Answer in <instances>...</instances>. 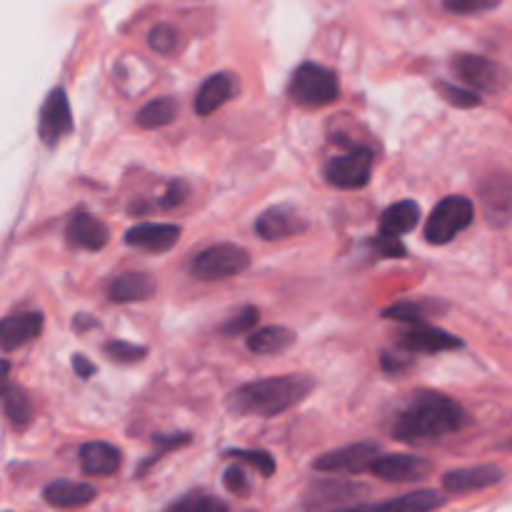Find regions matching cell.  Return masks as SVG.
Masks as SVG:
<instances>
[{
  "instance_id": "44dd1931",
  "label": "cell",
  "mask_w": 512,
  "mask_h": 512,
  "mask_svg": "<svg viewBox=\"0 0 512 512\" xmlns=\"http://www.w3.org/2000/svg\"><path fill=\"white\" fill-rule=\"evenodd\" d=\"M120 450L110 443H85L80 448V468L85 475H93V478H105V475L118 473L120 468Z\"/></svg>"
},
{
  "instance_id": "8fae6325",
  "label": "cell",
  "mask_w": 512,
  "mask_h": 512,
  "mask_svg": "<svg viewBox=\"0 0 512 512\" xmlns=\"http://www.w3.org/2000/svg\"><path fill=\"white\" fill-rule=\"evenodd\" d=\"M448 503L443 493L438 490H415V493H405L400 498L385 500V503L375 505H353V508H340L330 512H433Z\"/></svg>"
},
{
  "instance_id": "3957f363",
  "label": "cell",
  "mask_w": 512,
  "mask_h": 512,
  "mask_svg": "<svg viewBox=\"0 0 512 512\" xmlns=\"http://www.w3.org/2000/svg\"><path fill=\"white\" fill-rule=\"evenodd\" d=\"M288 95L300 108H323L340 98V78L325 65L303 63L290 78Z\"/></svg>"
},
{
  "instance_id": "277c9868",
  "label": "cell",
  "mask_w": 512,
  "mask_h": 512,
  "mask_svg": "<svg viewBox=\"0 0 512 512\" xmlns=\"http://www.w3.org/2000/svg\"><path fill=\"white\" fill-rule=\"evenodd\" d=\"M473 218V200L465 198V195H448L430 213L428 223H425V240L433 245H448L450 240H455V235L470 228Z\"/></svg>"
},
{
  "instance_id": "484cf974",
  "label": "cell",
  "mask_w": 512,
  "mask_h": 512,
  "mask_svg": "<svg viewBox=\"0 0 512 512\" xmlns=\"http://www.w3.org/2000/svg\"><path fill=\"white\" fill-rule=\"evenodd\" d=\"M438 303L433 300H420V303H395L390 308L383 310V318L385 320H398V323H410V325H423L430 315L435 313Z\"/></svg>"
},
{
  "instance_id": "4fadbf2b",
  "label": "cell",
  "mask_w": 512,
  "mask_h": 512,
  "mask_svg": "<svg viewBox=\"0 0 512 512\" xmlns=\"http://www.w3.org/2000/svg\"><path fill=\"white\" fill-rule=\"evenodd\" d=\"M400 345L410 353H443V350L463 348V340L448 330L423 323L400 333Z\"/></svg>"
},
{
  "instance_id": "4316f807",
  "label": "cell",
  "mask_w": 512,
  "mask_h": 512,
  "mask_svg": "<svg viewBox=\"0 0 512 512\" xmlns=\"http://www.w3.org/2000/svg\"><path fill=\"white\" fill-rule=\"evenodd\" d=\"M3 400L5 415H8L10 423H13L15 428H28L30 420H33V403H30L28 393H25L23 388H18V385H13V388H8Z\"/></svg>"
},
{
  "instance_id": "e575fe53",
  "label": "cell",
  "mask_w": 512,
  "mask_h": 512,
  "mask_svg": "<svg viewBox=\"0 0 512 512\" xmlns=\"http://www.w3.org/2000/svg\"><path fill=\"white\" fill-rule=\"evenodd\" d=\"M503 0H443L445 8L450 13H458V15H473V13H485V10H493Z\"/></svg>"
},
{
  "instance_id": "f35d334b",
  "label": "cell",
  "mask_w": 512,
  "mask_h": 512,
  "mask_svg": "<svg viewBox=\"0 0 512 512\" xmlns=\"http://www.w3.org/2000/svg\"><path fill=\"white\" fill-rule=\"evenodd\" d=\"M73 370H75V373H78V378L88 380L90 375L95 373V365L90 363V360L85 358V355H73Z\"/></svg>"
},
{
  "instance_id": "6da1fadb",
  "label": "cell",
  "mask_w": 512,
  "mask_h": 512,
  "mask_svg": "<svg viewBox=\"0 0 512 512\" xmlns=\"http://www.w3.org/2000/svg\"><path fill=\"white\" fill-rule=\"evenodd\" d=\"M470 423L468 413L458 400L435 390H420L408 408L395 418L393 438L408 445L438 443L448 435L460 433Z\"/></svg>"
},
{
  "instance_id": "ac0fdd59",
  "label": "cell",
  "mask_w": 512,
  "mask_h": 512,
  "mask_svg": "<svg viewBox=\"0 0 512 512\" xmlns=\"http://www.w3.org/2000/svg\"><path fill=\"white\" fill-rule=\"evenodd\" d=\"M238 93V75L233 73H215L200 85L198 95H195V113L210 115L218 108H223L233 95Z\"/></svg>"
},
{
  "instance_id": "ba28073f",
  "label": "cell",
  "mask_w": 512,
  "mask_h": 512,
  "mask_svg": "<svg viewBox=\"0 0 512 512\" xmlns=\"http://www.w3.org/2000/svg\"><path fill=\"white\" fill-rule=\"evenodd\" d=\"M453 70L470 90H483V93H495L505 85V70L495 60L483 58V55H458L453 60Z\"/></svg>"
},
{
  "instance_id": "d4e9b609",
  "label": "cell",
  "mask_w": 512,
  "mask_h": 512,
  "mask_svg": "<svg viewBox=\"0 0 512 512\" xmlns=\"http://www.w3.org/2000/svg\"><path fill=\"white\" fill-rule=\"evenodd\" d=\"M175 115H178V103H175V98L163 95V98H155L150 100V103H145L143 108L138 110V115H135V120H138L140 128L155 130L173 123Z\"/></svg>"
},
{
  "instance_id": "7402d4cb",
  "label": "cell",
  "mask_w": 512,
  "mask_h": 512,
  "mask_svg": "<svg viewBox=\"0 0 512 512\" xmlns=\"http://www.w3.org/2000/svg\"><path fill=\"white\" fill-rule=\"evenodd\" d=\"M360 493H368L365 485L348 483V480H328V483H315L308 493V505L313 508H333V505L350 503Z\"/></svg>"
},
{
  "instance_id": "5bb4252c",
  "label": "cell",
  "mask_w": 512,
  "mask_h": 512,
  "mask_svg": "<svg viewBox=\"0 0 512 512\" xmlns=\"http://www.w3.org/2000/svg\"><path fill=\"white\" fill-rule=\"evenodd\" d=\"M43 313L30 310V313H15L0 320V348L5 353L15 348H23L25 343L38 338L43 333Z\"/></svg>"
},
{
  "instance_id": "8992f818",
  "label": "cell",
  "mask_w": 512,
  "mask_h": 512,
  "mask_svg": "<svg viewBox=\"0 0 512 512\" xmlns=\"http://www.w3.org/2000/svg\"><path fill=\"white\" fill-rule=\"evenodd\" d=\"M373 160V150L363 148V145H353L348 153L335 155L325 163V178L340 190L365 188L370 183V175H373Z\"/></svg>"
},
{
  "instance_id": "83f0119b",
  "label": "cell",
  "mask_w": 512,
  "mask_h": 512,
  "mask_svg": "<svg viewBox=\"0 0 512 512\" xmlns=\"http://www.w3.org/2000/svg\"><path fill=\"white\" fill-rule=\"evenodd\" d=\"M165 512H230V508L223 503V500L215 498V495L193 493V495H185L183 500L170 505Z\"/></svg>"
},
{
  "instance_id": "52a82bcc",
  "label": "cell",
  "mask_w": 512,
  "mask_h": 512,
  "mask_svg": "<svg viewBox=\"0 0 512 512\" xmlns=\"http://www.w3.org/2000/svg\"><path fill=\"white\" fill-rule=\"evenodd\" d=\"M73 133V113H70L68 93L63 88H53L40 108L38 135L45 145H58L60 138Z\"/></svg>"
},
{
  "instance_id": "7a4b0ae2",
  "label": "cell",
  "mask_w": 512,
  "mask_h": 512,
  "mask_svg": "<svg viewBox=\"0 0 512 512\" xmlns=\"http://www.w3.org/2000/svg\"><path fill=\"white\" fill-rule=\"evenodd\" d=\"M313 388L315 383L308 375H273L235 388L228 398V408L235 415L275 418L303 403Z\"/></svg>"
},
{
  "instance_id": "9c48e42d",
  "label": "cell",
  "mask_w": 512,
  "mask_h": 512,
  "mask_svg": "<svg viewBox=\"0 0 512 512\" xmlns=\"http://www.w3.org/2000/svg\"><path fill=\"white\" fill-rule=\"evenodd\" d=\"M378 455V443H355L320 455L315 458L313 468L320 473H363V470H370Z\"/></svg>"
},
{
  "instance_id": "2e32d148",
  "label": "cell",
  "mask_w": 512,
  "mask_h": 512,
  "mask_svg": "<svg viewBox=\"0 0 512 512\" xmlns=\"http://www.w3.org/2000/svg\"><path fill=\"white\" fill-rule=\"evenodd\" d=\"M65 238L73 248L80 250H103L110 240L108 225L100 218L90 213H75L70 218L68 230H65Z\"/></svg>"
},
{
  "instance_id": "9a60e30c",
  "label": "cell",
  "mask_w": 512,
  "mask_h": 512,
  "mask_svg": "<svg viewBox=\"0 0 512 512\" xmlns=\"http://www.w3.org/2000/svg\"><path fill=\"white\" fill-rule=\"evenodd\" d=\"M178 238L180 228L170 223H138L125 233V243L130 248L150 250V253H165V250L175 248Z\"/></svg>"
},
{
  "instance_id": "603a6c76",
  "label": "cell",
  "mask_w": 512,
  "mask_h": 512,
  "mask_svg": "<svg viewBox=\"0 0 512 512\" xmlns=\"http://www.w3.org/2000/svg\"><path fill=\"white\" fill-rule=\"evenodd\" d=\"M298 340V335L285 325H268L248 333V350L255 355H278L285 353Z\"/></svg>"
},
{
  "instance_id": "ab89813d",
  "label": "cell",
  "mask_w": 512,
  "mask_h": 512,
  "mask_svg": "<svg viewBox=\"0 0 512 512\" xmlns=\"http://www.w3.org/2000/svg\"><path fill=\"white\" fill-rule=\"evenodd\" d=\"M8 375H10V363L8 360H0V400L5 398V393H8Z\"/></svg>"
},
{
  "instance_id": "30bf717a",
  "label": "cell",
  "mask_w": 512,
  "mask_h": 512,
  "mask_svg": "<svg viewBox=\"0 0 512 512\" xmlns=\"http://www.w3.org/2000/svg\"><path fill=\"white\" fill-rule=\"evenodd\" d=\"M370 473L378 475L380 480H388V483H418L425 480L433 473V463L418 455H380L375 458V463L370 465Z\"/></svg>"
},
{
  "instance_id": "8d00e7d4",
  "label": "cell",
  "mask_w": 512,
  "mask_h": 512,
  "mask_svg": "<svg viewBox=\"0 0 512 512\" xmlns=\"http://www.w3.org/2000/svg\"><path fill=\"white\" fill-rule=\"evenodd\" d=\"M223 483H225V488L230 490V493H233V495H240V498H243V495H248V493H250L248 478H245V470L240 468V465H230V468L225 470Z\"/></svg>"
},
{
  "instance_id": "f1b7e54d",
  "label": "cell",
  "mask_w": 512,
  "mask_h": 512,
  "mask_svg": "<svg viewBox=\"0 0 512 512\" xmlns=\"http://www.w3.org/2000/svg\"><path fill=\"white\" fill-rule=\"evenodd\" d=\"M258 320H260V310L255 308V305H245L243 310H238V313H235L233 318L223 325V328H220V333H225V335L253 333L255 325H258Z\"/></svg>"
},
{
  "instance_id": "cb8c5ba5",
  "label": "cell",
  "mask_w": 512,
  "mask_h": 512,
  "mask_svg": "<svg viewBox=\"0 0 512 512\" xmlns=\"http://www.w3.org/2000/svg\"><path fill=\"white\" fill-rule=\"evenodd\" d=\"M420 223V205L415 200H400V203L390 205L380 218V235H390V238H400V235L410 233L415 225Z\"/></svg>"
},
{
  "instance_id": "d590c367",
  "label": "cell",
  "mask_w": 512,
  "mask_h": 512,
  "mask_svg": "<svg viewBox=\"0 0 512 512\" xmlns=\"http://www.w3.org/2000/svg\"><path fill=\"white\" fill-rule=\"evenodd\" d=\"M188 195H190L188 183H183V180H173V183L168 185V190L163 193V198L158 200V208L160 210L178 208V205L185 203V198H188Z\"/></svg>"
},
{
  "instance_id": "60d3db41",
  "label": "cell",
  "mask_w": 512,
  "mask_h": 512,
  "mask_svg": "<svg viewBox=\"0 0 512 512\" xmlns=\"http://www.w3.org/2000/svg\"><path fill=\"white\" fill-rule=\"evenodd\" d=\"M73 328H78V330H85V328H98V320H90L88 315H78V318L73 320Z\"/></svg>"
},
{
  "instance_id": "7c38bea8",
  "label": "cell",
  "mask_w": 512,
  "mask_h": 512,
  "mask_svg": "<svg viewBox=\"0 0 512 512\" xmlns=\"http://www.w3.org/2000/svg\"><path fill=\"white\" fill-rule=\"evenodd\" d=\"M505 478L503 468L493 463L485 465H473V468H458L450 470L443 475V488L453 495H465L475 493V490H485L498 485Z\"/></svg>"
},
{
  "instance_id": "836d02e7",
  "label": "cell",
  "mask_w": 512,
  "mask_h": 512,
  "mask_svg": "<svg viewBox=\"0 0 512 512\" xmlns=\"http://www.w3.org/2000/svg\"><path fill=\"white\" fill-rule=\"evenodd\" d=\"M148 350L143 345H135V343H125V340H113V343L105 345V355L115 363H138V360L145 358Z\"/></svg>"
},
{
  "instance_id": "d6a6232c",
  "label": "cell",
  "mask_w": 512,
  "mask_h": 512,
  "mask_svg": "<svg viewBox=\"0 0 512 512\" xmlns=\"http://www.w3.org/2000/svg\"><path fill=\"white\" fill-rule=\"evenodd\" d=\"M438 88L440 93H443V98L448 100L450 105H455V108H478V105L483 103L480 93H475V90L460 88V85L453 83H440Z\"/></svg>"
},
{
  "instance_id": "1f68e13d",
  "label": "cell",
  "mask_w": 512,
  "mask_h": 512,
  "mask_svg": "<svg viewBox=\"0 0 512 512\" xmlns=\"http://www.w3.org/2000/svg\"><path fill=\"white\" fill-rule=\"evenodd\" d=\"M148 43L155 53L170 55L175 48H178V30L168 23H158L148 35Z\"/></svg>"
},
{
  "instance_id": "5b68a950",
  "label": "cell",
  "mask_w": 512,
  "mask_h": 512,
  "mask_svg": "<svg viewBox=\"0 0 512 512\" xmlns=\"http://www.w3.org/2000/svg\"><path fill=\"white\" fill-rule=\"evenodd\" d=\"M253 258L245 248L235 243L210 245L203 253H198L190 263V273L198 280H225L245 273L250 268Z\"/></svg>"
},
{
  "instance_id": "d6986e66",
  "label": "cell",
  "mask_w": 512,
  "mask_h": 512,
  "mask_svg": "<svg viewBox=\"0 0 512 512\" xmlns=\"http://www.w3.org/2000/svg\"><path fill=\"white\" fill-rule=\"evenodd\" d=\"M155 288H158V283L153 280V275L123 273L108 283V298L110 303H118V305L140 303V300H148L150 295L155 293Z\"/></svg>"
},
{
  "instance_id": "e0dca14e",
  "label": "cell",
  "mask_w": 512,
  "mask_h": 512,
  "mask_svg": "<svg viewBox=\"0 0 512 512\" xmlns=\"http://www.w3.org/2000/svg\"><path fill=\"white\" fill-rule=\"evenodd\" d=\"M308 228L305 220L295 213L288 205H278V208H270L255 220V233L263 240H285L295 233H303Z\"/></svg>"
},
{
  "instance_id": "f546056e",
  "label": "cell",
  "mask_w": 512,
  "mask_h": 512,
  "mask_svg": "<svg viewBox=\"0 0 512 512\" xmlns=\"http://www.w3.org/2000/svg\"><path fill=\"white\" fill-rule=\"evenodd\" d=\"M190 435L188 433H170V435H155L153 438V443L158 445V450H155V455H150V460H145L143 465H140V470L138 473L143 475L145 470L150 468V465L153 463H158L160 458H163L165 453H170V450H178V448H183V445H188L190 443Z\"/></svg>"
},
{
  "instance_id": "ffe728a7",
  "label": "cell",
  "mask_w": 512,
  "mask_h": 512,
  "mask_svg": "<svg viewBox=\"0 0 512 512\" xmlns=\"http://www.w3.org/2000/svg\"><path fill=\"white\" fill-rule=\"evenodd\" d=\"M45 503L60 510L83 508L98 498V490L88 483H75V480H55L43 490Z\"/></svg>"
},
{
  "instance_id": "4dcf8cb0",
  "label": "cell",
  "mask_w": 512,
  "mask_h": 512,
  "mask_svg": "<svg viewBox=\"0 0 512 512\" xmlns=\"http://www.w3.org/2000/svg\"><path fill=\"white\" fill-rule=\"evenodd\" d=\"M230 458L235 460H243V463H250L255 470H258L263 478H270V475L275 473V458L270 453H265V450H228Z\"/></svg>"
},
{
  "instance_id": "74e56055",
  "label": "cell",
  "mask_w": 512,
  "mask_h": 512,
  "mask_svg": "<svg viewBox=\"0 0 512 512\" xmlns=\"http://www.w3.org/2000/svg\"><path fill=\"white\" fill-rule=\"evenodd\" d=\"M373 248L378 250L383 258L388 260H400L405 258V245L400 243V238H390V235H380L373 240Z\"/></svg>"
}]
</instances>
